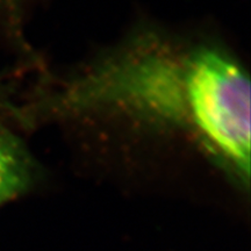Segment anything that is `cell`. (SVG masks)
Listing matches in <instances>:
<instances>
[{
    "instance_id": "7a4b0ae2",
    "label": "cell",
    "mask_w": 251,
    "mask_h": 251,
    "mask_svg": "<svg viewBox=\"0 0 251 251\" xmlns=\"http://www.w3.org/2000/svg\"><path fill=\"white\" fill-rule=\"evenodd\" d=\"M37 172L23 141L0 124V206L26 193L35 184Z\"/></svg>"
},
{
    "instance_id": "6da1fadb",
    "label": "cell",
    "mask_w": 251,
    "mask_h": 251,
    "mask_svg": "<svg viewBox=\"0 0 251 251\" xmlns=\"http://www.w3.org/2000/svg\"><path fill=\"white\" fill-rule=\"evenodd\" d=\"M40 113L128 118L190 137L233 183L250 184V79L230 52L142 29L59 84Z\"/></svg>"
},
{
    "instance_id": "3957f363",
    "label": "cell",
    "mask_w": 251,
    "mask_h": 251,
    "mask_svg": "<svg viewBox=\"0 0 251 251\" xmlns=\"http://www.w3.org/2000/svg\"><path fill=\"white\" fill-rule=\"evenodd\" d=\"M2 1H4V4L6 5L8 14L12 15V21L17 24L19 19H20L23 0H2Z\"/></svg>"
}]
</instances>
